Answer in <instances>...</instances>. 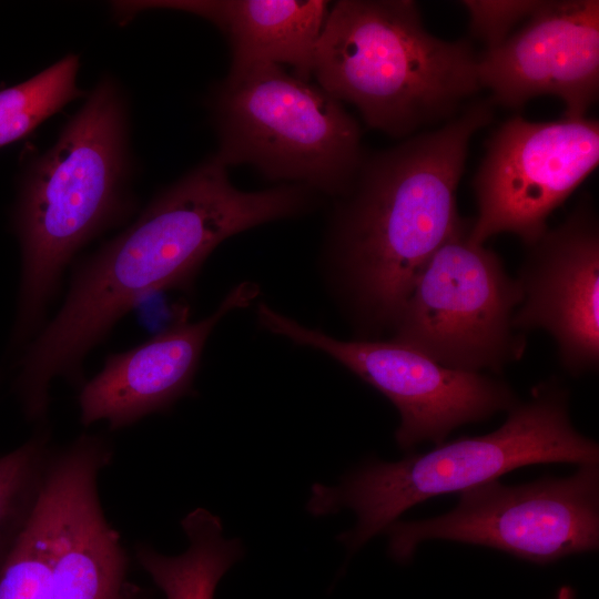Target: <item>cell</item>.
I'll list each match as a JSON object with an SVG mask.
<instances>
[{
  "label": "cell",
  "instance_id": "obj_1",
  "mask_svg": "<svg viewBox=\"0 0 599 599\" xmlns=\"http://www.w3.org/2000/svg\"><path fill=\"white\" fill-rule=\"evenodd\" d=\"M309 201V190L298 184L237 190L215 155L160 192L130 226L74 266L60 309L23 348L13 390L26 419L47 423L54 378L83 386L88 354L145 296L189 286L224 240L296 215Z\"/></svg>",
  "mask_w": 599,
  "mask_h": 599
},
{
  "label": "cell",
  "instance_id": "obj_2",
  "mask_svg": "<svg viewBox=\"0 0 599 599\" xmlns=\"http://www.w3.org/2000/svg\"><path fill=\"white\" fill-rule=\"evenodd\" d=\"M493 116L490 101H476L438 129L364 158L343 196L334 252L374 325H394L422 268L463 222L456 194L469 143Z\"/></svg>",
  "mask_w": 599,
  "mask_h": 599
},
{
  "label": "cell",
  "instance_id": "obj_3",
  "mask_svg": "<svg viewBox=\"0 0 599 599\" xmlns=\"http://www.w3.org/2000/svg\"><path fill=\"white\" fill-rule=\"evenodd\" d=\"M128 125L119 87L103 78L24 174L11 219L21 253L14 347L44 325L75 254L133 213Z\"/></svg>",
  "mask_w": 599,
  "mask_h": 599
},
{
  "label": "cell",
  "instance_id": "obj_4",
  "mask_svg": "<svg viewBox=\"0 0 599 599\" xmlns=\"http://www.w3.org/2000/svg\"><path fill=\"white\" fill-rule=\"evenodd\" d=\"M477 65L469 41L425 29L415 1L341 0L329 7L313 75L369 128L406 139L456 115L480 90Z\"/></svg>",
  "mask_w": 599,
  "mask_h": 599
},
{
  "label": "cell",
  "instance_id": "obj_5",
  "mask_svg": "<svg viewBox=\"0 0 599 599\" xmlns=\"http://www.w3.org/2000/svg\"><path fill=\"white\" fill-rule=\"evenodd\" d=\"M567 399L565 390L544 384L530 400L511 407L493 433L441 443L395 463H370L337 486L314 484L307 510L325 516L353 509L357 524L338 539L355 551L430 497L461 493L531 464H598V445L575 429Z\"/></svg>",
  "mask_w": 599,
  "mask_h": 599
},
{
  "label": "cell",
  "instance_id": "obj_6",
  "mask_svg": "<svg viewBox=\"0 0 599 599\" xmlns=\"http://www.w3.org/2000/svg\"><path fill=\"white\" fill-rule=\"evenodd\" d=\"M215 156L273 181L344 196L365 158L361 128L342 102L276 64L226 79L212 99Z\"/></svg>",
  "mask_w": 599,
  "mask_h": 599
},
{
  "label": "cell",
  "instance_id": "obj_7",
  "mask_svg": "<svg viewBox=\"0 0 599 599\" xmlns=\"http://www.w3.org/2000/svg\"><path fill=\"white\" fill-rule=\"evenodd\" d=\"M470 224L463 220L426 262L392 339L446 367L499 370L525 351L512 326L522 296L498 255L469 240Z\"/></svg>",
  "mask_w": 599,
  "mask_h": 599
},
{
  "label": "cell",
  "instance_id": "obj_8",
  "mask_svg": "<svg viewBox=\"0 0 599 599\" xmlns=\"http://www.w3.org/2000/svg\"><path fill=\"white\" fill-rule=\"evenodd\" d=\"M385 531L389 554L400 562L430 539L487 546L537 564L592 551L599 544L598 464L520 486L491 480L461 491L445 515L395 521Z\"/></svg>",
  "mask_w": 599,
  "mask_h": 599
},
{
  "label": "cell",
  "instance_id": "obj_9",
  "mask_svg": "<svg viewBox=\"0 0 599 599\" xmlns=\"http://www.w3.org/2000/svg\"><path fill=\"white\" fill-rule=\"evenodd\" d=\"M598 162L596 119H508L490 135L473 180L478 214L469 240L484 245L494 235L511 233L531 246L548 230L549 215Z\"/></svg>",
  "mask_w": 599,
  "mask_h": 599
},
{
  "label": "cell",
  "instance_id": "obj_10",
  "mask_svg": "<svg viewBox=\"0 0 599 599\" xmlns=\"http://www.w3.org/2000/svg\"><path fill=\"white\" fill-rule=\"evenodd\" d=\"M258 318L271 332L323 351L383 393L398 409L395 438L403 449L424 440L439 445L456 427L517 404L504 382L446 367L394 339L341 341L264 304L258 306Z\"/></svg>",
  "mask_w": 599,
  "mask_h": 599
},
{
  "label": "cell",
  "instance_id": "obj_11",
  "mask_svg": "<svg viewBox=\"0 0 599 599\" xmlns=\"http://www.w3.org/2000/svg\"><path fill=\"white\" fill-rule=\"evenodd\" d=\"M490 102L519 109L555 95L566 118H585L599 92V1H540L526 23L478 57Z\"/></svg>",
  "mask_w": 599,
  "mask_h": 599
},
{
  "label": "cell",
  "instance_id": "obj_12",
  "mask_svg": "<svg viewBox=\"0 0 599 599\" xmlns=\"http://www.w3.org/2000/svg\"><path fill=\"white\" fill-rule=\"evenodd\" d=\"M529 247L516 278L522 297L514 328L548 332L572 375L597 369L599 225L593 201L582 196L561 224Z\"/></svg>",
  "mask_w": 599,
  "mask_h": 599
},
{
  "label": "cell",
  "instance_id": "obj_13",
  "mask_svg": "<svg viewBox=\"0 0 599 599\" xmlns=\"http://www.w3.org/2000/svg\"><path fill=\"white\" fill-rule=\"evenodd\" d=\"M112 457L100 434H82L53 454L57 520L47 599H152L130 580L125 548L100 501L98 478Z\"/></svg>",
  "mask_w": 599,
  "mask_h": 599
},
{
  "label": "cell",
  "instance_id": "obj_14",
  "mask_svg": "<svg viewBox=\"0 0 599 599\" xmlns=\"http://www.w3.org/2000/svg\"><path fill=\"white\" fill-rule=\"evenodd\" d=\"M258 288L244 282L210 316L190 322L186 312L167 328L125 352L108 355L102 369L79 389L80 422L104 420L111 430L164 413L191 394L205 343L229 312L247 306Z\"/></svg>",
  "mask_w": 599,
  "mask_h": 599
},
{
  "label": "cell",
  "instance_id": "obj_15",
  "mask_svg": "<svg viewBox=\"0 0 599 599\" xmlns=\"http://www.w3.org/2000/svg\"><path fill=\"white\" fill-rule=\"evenodd\" d=\"M329 7L322 0L155 2V8L197 14L226 34L232 49L229 78L260 65L287 64L304 81L313 75L315 51Z\"/></svg>",
  "mask_w": 599,
  "mask_h": 599
},
{
  "label": "cell",
  "instance_id": "obj_16",
  "mask_svg": "<svg viewBox=\"0 0 599 599\" xmlns=\"http://www.w3.org/2000/svg\"><path fill=\"white\" fill-rule=\"evenodd\" d=\"M181 527L189 541L184 552L167 556L140 544L135 558L166 599H213L222 577L242 558V542L226 539L221 519L204 508L189 512Z\"/></svg>",
  "mask_w": 599,
  "mask_h": 599
},
{
  "label": "cell",
  "instance_id": "obj_17",
  "mask_svg": "<svg viewBox=\"0 0 599 599\" xmlns=\"http://www.w3.org/2000/svg\"><path fill=\"white\" fill-rule=\"evenodd\" d=\"M54 449L49 429L42 426L0 456V571L34 514Z\"/></svg>",
  "mask_w": 599,
  "mask_h": 599
},
{
  "label": "cell",
  "instance_id": "obj_18",
  "mask_svg": "<svg viewBox=\"0 0 599 599\" xmlns=\"http://www.w3.org/2000/svg\"><path fill=\"white\" fill-rule=\"evenodd\" d=\"M79 57L69 54L24 82L0 91V148L83 95L77 84Z\"/></svg>",
  "mask_w": 599,
  "mask_h": 599
},
{
  "label": "cell",
  "instance_id": "obj_19",
  "mask_svg": "<svg viewBox=\"0 0 599 599\" xmlns=\"http://www.w3.org/2000/svg\"><path fill=\"white\" fill-rule=\"evenodd\" d=\"M57 500L47 475L34 514L0 571V599H47L54 560Z\"/></svg>",
  "mask_w": 599,
  "mask_h": 599
},
{
  "label": "cell",
  "instance_id": "obj_20",
  "mask_svg": "<svg viewBox=\"0 0 599 599\" xmlns=\"http://www.w3.org/2000/svg\"><path fill=\"white\" fill-rule=\"evenodd\" d=\"M540 1L465 0L461 6L469 16L470 32L487 43V49L502 42L515 26L526 20Z\"/></svg>",
  "mask_w": 599,
  "mask_h": 599
},
{
  "label": "cell",
  "instance_id": "obj_21",
  "mask_svg": "<svg viewBox=\"0 0 599 599\" xmlns=\"http://www.w3.org/2000/svg\"><path fill=\"white\" fill-rule=\"evenodd\" d=\"M576 595L570 586H562L559 588L555 599H575Z\"/></svg>",
  "mask_w": 599,
  "mask_h": 599
}]
</instances>
